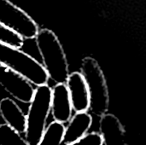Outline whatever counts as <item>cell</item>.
Wrapping results in <instances>:
<instances>
[{
    "label": "cell",
    "mask_w": 146,
    "mask_h": 145,
    "mask_svg": "<svg viewBox=\"0 0 146 145\" xmlns=\"http://www.w3.org/2000/svg\"><path fill=\"white\" fill-rule=\"evenodd\" d=\"M42 65L49 78L57 84H66L69 68L66 54L57 36L50 29H40L35 38Z\"/></svg>",
    "instance_id": "6da1fadb"
},
{
    "label": "cell",
    "mask_w": 146,
    "mask_h": 145,
    "mask_svg": "<svg viewBox=\"0 0 146 145\" xmlns=\"http://www.w3.org/2000/svg\"><path fill=\"white\" fill-rule=\"evenodd\" d=\"M0 65L15 72L32 85H45L49 76L42 63L21 49L0 44Z\"/></svg>",
    "instance_id": "7a4b0ae2"
},
{
    "label": "cell",
    "mask_w": 146,
    "mask_h": 145,
    "mask_svg": "<svg viewBox=\"0 0 146 145\" xmlns=\"http://www.w3.org/2000/svg\"><path fill=\"white\" fill-rule=\"evenodd\" d=\"M51 88L38 86L27 114L25 140L29 145H38L46 129V121L50 113Z\"/></svg>",
    "instance_id": "3957f363"
},
{
    "label": "cell",
    "mask_w": 146,
    "mask_h": 145,
    "mask_svg": "<svg viewBox=\"0 0 146 145\" xmlns=\"http://www.w3.org/2000/svg\"><path fill=\"white\" fill-rule=\"evenodd\" d=\"M90 94V109L97 116L107 114L110 106V92L105 76L98 62L92 57H85L80 66Z\"/></svg>",
    "instance_id": "277c9868"
},
{
    "label": "cell",
    "mask_w": 146,
    "mask_h": 145,
    "mask_svg": "<svg viewBox=\"0 0 146 145\" xmlns=\"http://www.w3.org/2000/svg\"><path fill=\"white\" fill-rule=\"evenodd\" d=\"M0 23L15 31L24 39L35 38L39 31L36 21L9 0H0Z\"/></svg>",
    "instance_id": "5b68a950"
},
{
    "label": "cell",
    "mask_w": 146,
    "mask_h": 145,
    "mask_svg": "<svg viewBox=\"0 0 146 145\" xmlns=\"http://www.w3.org/2000/svg\"><path fill=\"white\" fill-rule=\"evenodd\" d=\"M0 85L14 99L30 103L35 93L33 85L21 75L0 65Z\"/></svg>",
    "instance_id": "8992f818"
},
{
    "label": "cell",
    "mask_w": 146,
    "mask_h": 145,
    "mask_svg": "<svg viewBox=\"0 0 146 145\" xmlns=\"http://www.w3.org/2000/svg\"><path fill=\"white\" fill-rule=\"evenodd\" d=\"M66 85L68 90L73 110L75 113L87 112L90 109V94L81 73L74 72L70 73Z\"/></svg>",
    "instance_id": "52a82bcc"
},
{
    "label": "cell",
    "mask_w": 146,
    "mask_h": 145,
    "mask_svg": "<svg viewBox=\"0 0 146 145\" xmlns=\"http://www.w3.org/2000/svg\"><path fill=\"white\" fill-rule=\"evenodd\" d=\"M51 89L50 112L54 121L62 124L69 122L73 107L66 84H57Z\"/></svg>",
    "instance_id": "ba28073f"
},
{
    "label": "cell",
    "mask_w": 146,
    "mask_h": 145,
    "mask_svg": "<svg viewBox=\"0 0 146 145\" xmlns=\"http://www.w3.org/2000/svg\"><path fill=\"white\" fill-rule=\"evenodd\" d=\"M99 134L103 145H127L125 130L119 119L112 114H105L100 118Z\"/></svg>",
    "instance_id": "9c48e42d"
},
{
    "label": "cell",
    "mask_w": 146,
    "mask_h": 145,
    "mask_svg": "<svg viewBox=\"0 0 146 145\" xmlns=\"http://www.w3.org/2000/svg\"><path fill=\"white\" fill-rule=\"evenodd\" d=\"M0 115L9 127L19 134H25L27 115L13 99L5 97L0 101Z\"/></svg>",
    "instance_id": "30bf717a"
},
{
    "label": "cell",
    "mask_w": 146,
    "mask_h": 145,
    "mask_svg": "<svg viewBox=\"0 0 146 145\" xmlns=\"http://www.w3.org/2000/svg\"><path fill=\"white\" fill-rule=\"evenodd\" d=\"M92 125V117L87 112L75 113L65 128L62 144L68 145L82 139Z\"/></svg>",
    "instance_id": "8fae6325"
},
{
    "label": "cell",
    "mask_w": 146,
    "mask_h": 145,
    "mask_svg": "<svg viewBox=\"0 0 146 145\" xmlns=\"http://www.w3.org/2000/svg\"><path fill=\"white\" fill-rule=\"evenodd\" d=\"M66 126L64 124L53 121L46 127L40 142L38 145H61L62 144Z\"/></svg>",
    "instance_id": "7c38bea8"
},
{
    "label": "cell",
    "mask_w": 146,
    "mask_h": 145,
    "mask_svg": "<svg viewBox=\"0 0 146 145\" xmlns=\"http://www.w3.org/2000/svg\"><path fill=\"white\" fill-rule=\"evenodd\" d=\"M0 44L21 49L24 44V38L12 29L0 23Z\"/></svg>",
    "instance_id": "4fadbf2b"
},
{
    "label": "cell",
    "mask_w": 146,
    "mask_h": 145,
    "mask_svg": "<svg viewBox=\"0 0 146 145\" xmlns=\"http://www.w3.org/2000/svg\"><path fill=\"white\" fill-rule=\"evenodd\" d=\"M0 145H29L21 134L9 127L6 124L0 125Z\"/></svg>",
    "instance_id": "5bb4252c"
},
{
    "label": "cell",
    "mask_w": 146,
    "mask_h": 145,
    "mask_svg": "<svg viewBox=\"0 0 146 145\" xmlns=\"http://www.w3.org/2000/svg\"><path fill=\"white\" fill-rule=\"evenodd\" d=\"M68 145H103V139L99 132H92L82 139Z\"/></svg>",
    "instance_id": "9a60e30c"
}]
</instances>
